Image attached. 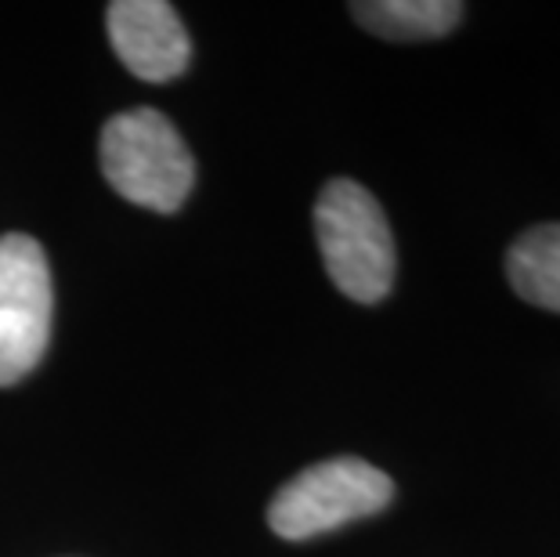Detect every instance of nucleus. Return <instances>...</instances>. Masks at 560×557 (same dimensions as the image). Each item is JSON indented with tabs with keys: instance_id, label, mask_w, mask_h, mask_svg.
Masks as SVG:
<instances>
[{
	"instance_id": "nucleus-7",
	"label": "nucleus",
	"mask_w": 560,
	"mask_h": 557,
	"mask_svg": "<svg viewBox=\"0 0 560 557\" xmlns=\"http://www.w3.org/2000/svg\"><path fill=\"white\" fill-rule=\"evenodd\" d=\"M351 15L387 40H434L459 26L463 4L456 0H373L351 4Z\"/></svg>"
},
{
	"instance_id": "nucleus-6",
	"label": "nucleus",
	"mask_w": 560,
	"mask_h": 557,
	"mask_svg": "<svg viewBox=\"0 0 560 557\" xmlns=\"http://www.w3.org/2000/svg\"><path fill=\"white\" fill-rule=\"evenodd\" d=\"M506 276L517 298L560 312V221L535 224L517 235L506 254Z\"/></svg>"
},
{
	"instance_id": "nucleus-1",
	"label": "nucleus",
	"mask_w": 560,
	"mask_h": 557,
	"mask_svg": "<svg viewBox=\"0 0 560 557\" xmlns=\"http://www.w3.org/2000/svg\"><path fill=\"white\" fill-rule=\"evenodd\" d=\"M315 235L329 279L359 304L384 301L395 287L398 254L384 207L351 177L322 188L315 204Z\"/></svg>"
},
{
	"instance_id": "nucleus-3",
	"label": "nucleus",
	"mask_w": 560,
	"mask_h": 557,
	"mask_svg": "<svg viewBox=\"0 0 560 557\" xmlns=\"http://www.w3.org/2000/svg\"><path fill=\"white\" fill-rule=\"evenodd\" d=\"M390 500V474L359 456H332L282 485L268 507V525L282 539H312L348 521L380 514Z\"/></svg>"
},
{
	"instance_id": "nucleus-2",
	"label": "nucleus",
	"mask_w": 560,
	"mask_h": 557,
	"mask_svg": "<svg viewBox=\"0 0 560 557\" xmlns=\"http://www.w3.org/2000/svg\"><path fill=\"white\" fill-rule=\"evenodd\" d=\"M102 174L130 204L174 214L196 185V160L163 113L127 109L102 130Z\"/></svg>"
},
{
	"instance_id": "nucleus-5",
	"label": "nucleus",
	"mask_w": 560,
	"mask_h": 557,
	"mask_svg": "<svg viewBox=\"0 0 560 557\" xmlns=\"http://www.w3.org/2000/svg\"><path fill=\"white\" fill-rule=\"evenodd\" d=\"M105 26L120 62L149 84L182 77L192 58V40L182 19L163 0H116L105 11Z\"/></svg>"
},
{
	"instance_id": "nucleus-4",
	"label": "nucleus",
	"mask_w": 560,
	"mask_h": 557,
	"mask_svg": "<svg viewBox=\"0 0 560 557\" xmlns=\"http://www.w3.org/2000/svg\"><path fill=\"white\" fill-rule=\"evenodd\" d=\"M55 290L44 246L33 235H0V387L37 370L51 340Z\"/></svg>"
}]
</instances>
